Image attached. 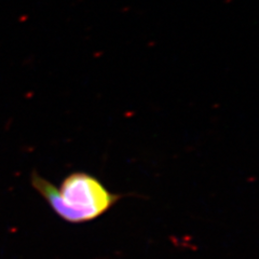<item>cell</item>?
<instances>
[{"instance_id":"1","label":"cell","mask_w":259,"mask_h":259,"mask_svg":"<svg viewBox=\"0 0 259 259\" xmlns=\"http://www.w3.org/2000/svg\"><path fill=\"white\" fill-rule=\"evenodd\" d=\"M30 183L53 212L71 224L93 221L106 213L121 199L120 194L109 191L100 180L85 172L67 175L60 187L37 172H32Z\"/></svg>"}]
</instances>
